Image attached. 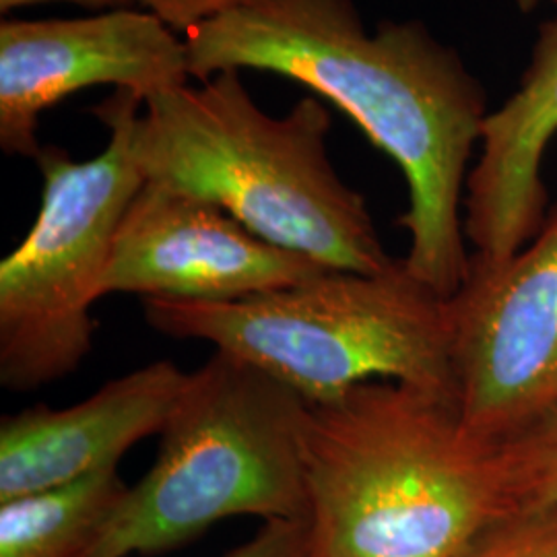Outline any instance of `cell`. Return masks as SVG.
Here are the masks:
<instances>
[{"mask_svg": "<svg viewBox=\"0 0 557 557\" xmlns=\"http://www.w3.org/2000/svg\"><path fill=\"white\" fill-rule=\"evenodd\" d=\"M188 374L153 361L64 409L38 405L0 421V502L119 467L137 442L161 434Z\"/></svg>", "mask_w": 557, "mask_h": 557, "instance_id": "30bf717a", "label": "cell"}, {"mask_svg": "<svg viewBox=\"0 0 557 557\" xmlns=\"http://www.w3.org/2000/svg\"><path fill=\"white\" fill-rule=\"evenodd\" d=\"M518 510L557 508V405L502 440Z\"/></svg>", "mask_w": 557, "mask_h": 557, "instance_id": "4fadbf2b", "label": "cell"}, {"mask_svg": "<svg viewBox=\"0 0 557 557\" xmlns=\"http://www.w3.org/2000/svg\"><path fill=\"white\" fill-rule=\"evenodd\" d=\"M324 271L255 236L213 202L145 182L120 223L103 296L230 301L294 287Z\"/></svg>", "mask_w": 557, "mask_h": 557, "instance_id": "9c48e42d", "label": "cell"}, {"mask_svg": "<svg viewBox=\"0 0 557 557\" xmlns=\"http://www.w3.org/2000/svg\"><path fill=\"white\" fill-rule=\"evenodd\" d=\"M126 490L112 467L0 502V557H81Z\"/></svg>", "mask_w": 557, "mask_h": 557, "instance_id": "7c38bea8", "label": "cell"}, {"mask_svg": "<svg viewBox=\"0 0 557 557\" xmlns=\"http://www.w3.org/2000/svg\"><path fill=\"white\" fill-rule=\"evenodd\" d=\"M193 79L255 69L296 81L358 124L409 186L398 223L411 234L405 267L442 298L465 283L471 255L460 218L485 91L457 50L423 23L368 34L354 0H260L184 36Z\"/></svg>", "mask_w": 557, "mask_h": 557, "instance_id": "6da1fadb", "label": "cell"}, {"mask_svg": "<svg viewBox=\"0 0 557 557\" xmlns=\"http://www.w3.org/2000/svg\"><path fill=\"white\" fill-rule=\"evenodd\" d=\"M168 337L199 338L283 382L312 407L388 380L457 400L450 298L409 273L324 271L294 287L230 301L143 299Z\"/></svg>", "mask_w": 557, "mask_h": 557, "instance_id": "277c9868", "label": "cell"}, {"mask_svg": "<svg viewBox=\"0 0 557 557\" xmlns=\"http://www.w3.org/2000/svg\"><path fill=\"white\" fill-rule=\"evenodd\" d=\"M552 2H554V4H557V0H552Z\"/></svg>", "mask_w": 557, "mask_h": 557, "instance_id": "d6986e66", "label": "cell"}, {"mask_svg": "<svg viewBox=\"0 0 557 557\" xmlns=\"http://www.w3.org/2000/svg\"><path fill=\"white\" fill-rule=\"evenodd\" d=\"M541 0H517L520 11H533Z\"/></svg>", "mask_w": 557, "mask_h": 557, "instance_id": "ac0fdd59", "label": "cell"}, {"mask_svg": "<svg viewBox=\"0 0 557 557\" xmlns=\"http://www.w3.org/2000/svg\"><path fill=\"white\" fill-rule=\"evenodd\" d=\"M135 151L145 182L207 200L255 236L329 271L382 273L388 257L366 199L329 160L331 114L317 98L262 112L239 71L145 100Z\"/></svg>", "mask_w": 557, "mask_h": 557, "instance_id": "3957f363", "label": "cell"}, {"mask_svg": "<svg viewBox=\"0 0 557 557\" xmlns=\"http://www.w3.org/2000/svg\"><path fill=\"white\" fill-rule=\"evenodd\" d=\"M310 409L283 382L215 351L188 374L153 467L128 485L81 557L156 556L225 518H308Z\"/></svg>", "mask_w": 557, "mask_h": 557, "instance_id": "5b68a950", "label": "cell"}, {"mask_svg": "<svg viewBox=\"0 0 557 557\" xmlns=\"http://www.w3.org/2000/svg\"><path fill=\"white\" fill-rule=\"evenodd\" d=\"M137 94L116 89L91 112L110 131L98 158L73 160L46 145L38 218L0 262V382L36 391L73 374L94 349V304L114 239L145 176L135 151Z\"/></svg>", "mask_w": 557, "mask_h": 557, "instance_id": "8992f818", "label": "cell"}, {"mask_svg": "<svg viewBox=\"0 0 557 557\" xmlns=\"http://www.w3.org/2000/svg\"><path fill=\"white\" fill-rule=\"evenodd\" d=\"M304 458L312 557H457L517 512L502 440L418 386L372 380L312 407Z\"/></svg>", "mask_w": 557, "mask_h": 557, "instance_id": "7a4b0ae2", "label": "cell"}, {"mask_svg": "<svg viewBox=\"0 0 557 557\" xmlns=\"http://www.w3.org/2000/svg\"><path fill=\"white\" fill-rule=\"evenodd\" d=\"M457 557H557V508L498 518Z\"/></svg>", "mask_w": 557, "mask_h": 557, "instance_id": "5bb4252c", "label": "cell"}, {"mask_svg": "<svg viewBox=\"0 0 557 557\" xmlns=\"http://www.w3.org/2000/svg\"><path fill=\"white\" fill-rule=\"evenodd\" d=\"M41 2H71V4H79L85 9H108V7L126 4V0H0V11L7 15L13 9L29 7V4H41Z\"/></svg>", "mask_w": 557, "mask_h": 557, "instance_id": "e0dca14e", "label": "cell"}, {"mask_svg": "<svg viewBox=\"0 0 557 557\" xmlns=\"http://www.w3.org/2000/svg\"><path fill=\"white\" fill-rule=\"evenodd\" d=\"M128 2H139L147 13L163 21L172 32L188 36L202 23L244 7H252L260 0H126V4Z\"/></svg>", "mask_w": 557, "mask_h": 557, "instance_id": "2e32d148", "label": "cell"}, {"mask_svg": "<svg viewBox=\"0 0 557 557\" xmlns=\"http://www.w3.org/2000/svg\"><path fill=\"white\" fill-rule=\"evenodd\" d=\"M557 133V20L539 29L520 89L481 128V156L467 178L465 238L471 260L494 267L537 236L547 218L541 168Z\"/></svg>", "mask_w": 557, "mask_h": 557, "instance_id": "8fae6325", "label": "cell"}, {"mask_svg": "<svg viewBox=\"0 0 557 557\" xmlns=\"http://www.w3.org/2000/svg\"><path fill=\"white\" fill-rule=\"evenodd\" d=\"M223 557H312L310 518L269 520L257 537Z\"/></svg>", "mask_w": 557, "mask_h": 557, "instance_id": "9a60e30c", "label": "cell"}, {"mask_svg": "<svg viewBox=\"0 0 557 557\" xmlns=\"http://www.w3.org/2000/svg\"><path fill=\"white\" fill-rule=\"evenodd\" d=\"M188 48L156 15L0 23V147L38 158L41 112L85 87L116 85L140 100L188 85Z\"/></svg>", "mask_w": 557, "mask_h": 557, "instance_id": "ba28073f", "label": "cell"}, {"mask_svg": "<svg viewBox=\"0 0 557 557\" xmlns=\"http://www.w3.org/2000/svg\"><path fill=\"white\" fill-rule=\"evenodd\" d=\"M450 310L458 413L471 432L508 438L557 405V202L515 257L471 260Z\"/></svg>", "mask_w": 557, "mask_h": 557, "instance_id": "52a82bcc", "label": "cell"}]
</instances>
